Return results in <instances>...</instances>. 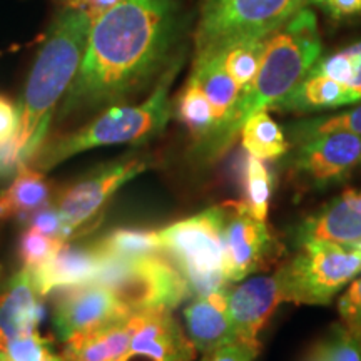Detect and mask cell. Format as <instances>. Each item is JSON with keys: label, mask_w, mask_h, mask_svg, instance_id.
<instances>
[{"label": "cell", "mask_w": 361, "mask_h": 361, "mask_svg": "<svg viewBox=\"0 0 361 361\" xmlns=\"http://www.w3.org/2000/svg\"><path fill=\"white\" fill-rule=\"evenodd\" d=\"M179 0H119L90 24L82 62L59 117L128 104L174 64Z\"/></svg>", "instance_id": "1"}, {"label": "cell", "mask_w": 361, "mask_h": 361, "mask_svg": "<svg viewBox=\"0 0 361 361\" xmlns=\"http://www.w3.org/2000/svg\"><path fill=\"white\" fill-rule=\"evenodd\" d=\"M90 24L87 16L64 7L35 59L19 106L20 128L16 135L27 166L44 146L52 112L78 75Z\"/></svg>", "instance_id": "2"}, {"label": "cell", "mask_w": 361, "mask_h": 361, "mask_svg": "<svg viewBox=\"0 0 361 361\" xmlns=\"http://www.w3.org/2000/svg\"><path fill=\"white\" fill-rule=\"evenodd\" d=\"M322 57L318 19L305 7L276 32L266 39L258 74L241 92L228 126V144L241 133L247 117L259 111H273L306 78Z\"/></svg>", "instance_id": "3"}, {"label": "cell", "mask_w": 361, "mask_h": 361, "mask_svg": "<svg viewBox=\"0 0 361 361\" xmlns=\"http://www.w3.org/2000/svg\"><path fill=\"white\" fill-rule=\"evenodd\" d=\"M179 67L180 59L161 75L159 82L142 102L107 107L84 128L44 144L34 157V168L49 171L89 149L116 144H141L156 137L173 116L169 90Z\"/></svg>", "instance_id": "4"}, {"label": "cell", "mask_w": 361, "mask_h": 361, "mask_svg": "<svg viewBox=\"0 0 361 361\" xmlns=\"http://www.w3.org/2000/svg\"><path fill=\"white\" fill-rule=\"evenodd\" d=\"M223 221L224 207L213 206L159 229L162 251L174 261L191 296H204L228 288Z\"/></svg>", "instance_id": "5"}, {"label": "cell", "mask_w": 361, "mask_h": 361, "mask_svg": "<svg viewBox=\"0 0 361 361\" xmlns=\"http://www.w3.org/2000/svg\"><path fill=\"white\" fill-rule=\"evenodd\" d=\"M306 6L308 0H204L194 32V56L241 40H266Z\"/></svg>", "instance_id": "6"}, {"label": "cell", "mask_w": 361, "mask_h": 361, "mask_svg": "<svg viewBox=\"0 0 361 361\" xmlns=\"http://www.w3.org/2000/svg\"><path fill=\"white\" fill-rule=\"evenodd\" d=\"M278 271L284 301L328 305L338 291L361 274V251L353 245L308 241Z\"/></svg>", "instance_id": "7"}, {"label": "cell", "mask_w": 361, "mask_h": 361, "mask_svg": "<svg viewBox=\"0 0 361 361\" xmlns=\"http://www.w3.org/2000/svg\"><path fill=\"white\" fill-rule=\"evenodd\" d=\"M102 255V252H101ZM96 284L114 293L129 313L144 310H174L189 296L179 269L157 255L119 258L102 255Z\"/></svg>", "instance_id": "8"}, {"label": "cell", "mask_w": 361, "mask_h": 361, "mask_svg": "<svg viewBox=\"0 0 361 361\" xmlns=\"http://www.w3.org/2000/svg\"><path fill=\"white\" fill-rule=\"evenodd\" d=\"M151 168V161L144 156H129L112 164H106L79 179L61 194L57 209L64 219L67 236L92 223L114 194L124 184Z\"/></svg>", "instance_id": "9"}, {"label": "cell", "mask_w": 361, "mask_h": 361, "mask_svg": "<svg viewBox=\"0 0 361 361\" xmlns=\"http://www.w3.org/2000/svg\"><path fill=\"white\" fill-rule=\"evenodd\" d=\"M296 146L290 166L308 186H331L361 168V135L326 133Z\"/></svg>", "instance_id": "10"}, {"label": "cell", "mask_w": 361, "mask_h": 361, "mask_svg": "<svg viewBox=\"0 0 361 361\" xmlns=\"http://www.w3.org/2000/svg\"><path fill=\"white\" fill-rule=\"evenodd\" d=\"M223 221L224 274L239 283L259 268L271 247L266 221L255 218L246 202H226Z\"/></svg>", "instance_id": "11"}, {"label": "cell", "mask_w": 361, "mask_h": 361, "mask_svg": "<svg viewBox=\"0 0 361 361\" xmlns=\"http://www.w3.org/2000/svg\"><path fill=\"white\" fill-rule=\"evenodd\" d=\"M130 313L119 303L114 293L102 284H82L72 288L56 303L54 326L62 341L89 329L104 326Z\"/></svg>", "instance_id": "12"}, {"label": "cell", "mask_w": 361, "mask_h": 361, "mask_svg": "<svg viewBox=\"0 0 361 361\" xmlns=\"http://www.w3.org/2000/svg\"><path fill=\"white\" fill-rule=\"evenodd\" d=\"M278 274H261L228 288V308L234 335L243 341H259V333L283 303Z\"/></svg>", "instance_id": "13"}, {"label": "cell", "mask_w": 361, "mask_h": 361, "mask_svg": "<svg viewBox=\"0 0 361 361\" xmlns=\"http://www.w3.org/2000/svg\"><path fill=\"white\" fill-rule=\"evenodd\" d=\"M102 255L96 245H62L37 268L27 269L40 296L64 288H75L96 281Z\"/></svg>", "instance_id": "14"}, {"label": "cell", "mask_w": 361, "mask_h": 361, "mask_svg": "<svg viewBox=\"0 0 361 361\" xmlns=\"http://www.w3.org/2000/svg\"><path fill=\"white\" fill-rule=\"evenodd\" d=\"M298 246L308 241H328L353 245L361 239V191L343 192L318 213L298 226Z\"/></svg>", "instance_id": "15"}, {"label": "cell", "mask_w": 361, "mask_h": 361, "mask_svg": "<svg viewBox=\"0 0 361 361\" xmlns=\"http://www.w3.org/2000/svg\"><path fill=\"white\" fill-rule=\"evenodd\" d=\"M228 288L204 296H192L191 303L184 308L186 335L201 355L238 340L229 318Z\"/></svg>", "instance_id": "16"}, {"label": "cell", "mask_w": 361, "mask_h": 361, "mask_svg": "<svg viewBox=\"0 0 361 361\" xmlns=\"http://www.w3.org/2000/svg\"><path fill=\"white\" fill-rule=\"evenodd\" d=\"M39 296L27 269L17 273L0 295V353L13 338L37 329L44 318Z\"/></svg>", "instance_id": "17"}, {"label": "cell", "mask_w": 361, "mask_h": 361, "mask_svg": "<svg viewBox=\"0 0 361 361\" xmlns=\"http://www.w3.org/2000/svg\"><path fill=\"white\" fill-rule=\"evenodd\" d=\"M129 316L64 341L66 361H121L129 348Z\"/></svg>", "instance_id": "18"}, {"label": "cell", "mask_w": 361, "mask_h": 361, "mask_svg": "<svg viewBox=\"0 0 361 361\" xmlns=\"http://www.w3.org/2000/svg\"><path fill=\"white\" fill-rule=\"evenodd\" d=\"M310 72L323 75L336 85L341 107L361 102V40L319 57Z\"/></svg>", "instance_id": "19"}, {"label": "cell", "mask_w": 361, "mask_h": 361, "mask_svg": "<svg viewBox=\"0 0 361 361\" xmlns=\"http://www.w3.org/2000/svg\"><path fill=\"white\" fill-rule=\"evenodd\" d=\"M51 197V186L39 169L24 166L13 176L12 184L0 192V219L20 218L27 219L30 214L47 206Z\"/></svg>", "instance_id": "20"}, {"label": "cell", "mask_w": 361, "mask_h": 361, "mask_svg": "<svg viewBox=\"0 0 361 361\" xmlns=\"http://www.w3.org/2000/svg\"><path fill=\"white\" fill-rule=\"evenodd\" d=\"M239 134L247 154L263 161H273L286 156L291 146L286 133L269 116L268 111H259L247 117Z\"/></svg>", "instance_id": "21"}, {"label": "cell", "mask_w": 361, "mask_h": 361, "mask_svg": "<svg viewBox=\"0 0 361 361\" xmlns=\"http://www.w3.org/2000/svg\"><path fill=\"white\" fill-rule=\"evenodd\" d=\"M176 117L186 126L192 137V154L204 146L216 128L213 106L206 94L194 80L188 79L186 85L176 99Z\"/></svg>", "instance_id": "22"}, {"label": "cell", "mask_w": 361, "mask_h": 361, "mask_svg": "<svg viewBox=\"0 0 361 361\" xmlns=\"http://www.w3.org/2000/svg\"><path fill=\"white\" fill-rule=\"evenodd\" d=\"M96 247L102 255L119 258H141L162 251L159 231L135 228L114 229L99 239Z\"/></svg>", "instance_id": "23"}, {"label": "cell", "mask_w": 361, "mask_h": 361, "mask_svg": "<svg viewBox=\"0 0 361 361\" xmlns=\"http://www.w3.org/2000/svg\"><path fill=\"white\" fill-rule=\"evenodd\" d=\"M326 133H350L361 135V102H358V106L350 107L348 111L293 123L288 126L286 135L290 137V142L300 144L306 139Z\"/></svg>", "instance_id": "24"}, {"label": "cell", "mask_w": 361, "mask_h": 361, "mask_svg": "<svg viewBox=\"0 0 361 361\" xmlns=\"http://www.w3.org/2000/svg\"><path fill=\"white\" fill-rule=\"evenodd\" d=\"M264 44L266 40H241L211 54H218L224 69L236 80L239 87L245 90L258 74Z\"/></svg>", "instance_id": "25"}, {"label": "cell", "mask_w": 361, "mask_h": 361, "mask_svg": "<svg viewBox=\"0 0 361 361\" xmlns=\"http://www.w3.org/2000/svg\"><path fill=\"white\" fill-rule=\"evenodd\" d=\"M246 196L245 201L255 218L266 221L269 211L271 191H273V179H271L269 169L266 168L264 161L247 154L246 159Z\"/></svg>", "instance_id": "26"}, {"label": "cell", "mask_w": 361, "mask_h": 361, "mask_svg": "<svg viewBox=\"0 0 361 361\" xmlns=\"http://www.w3.org/2000/svg\"><path fill=\"white\" fill-rule=\"evenodd\" d=\"M66 241L27 228L19 239V256L24 263V269H34L44 261H47Z\"/></svg>", "instance_id": "27"}, {"label": "cell", "mask_w": 361, "mask_h": 361, "mask_svg": "<svg viewBox=\"0 0 361 361\" xmlns=\"http://www.w3.org/2000/svg\"><path fill=\"white\" fill-rule=\"evenodd\" d=\"M52 353L51 341L40 336L37 329H32L8 341L0 358L6 361H42Z\"/></svg>", "instance_id": "28"}, {"label": "cell", "mask_w": 361, "mask_h": 361, "mask_svg": "<svg viewBox=\"0 0 361 361\" xmlns=\"http://www.w3.org/2000/svg\"><path fill=\"white\" fill-rule=\"evenodd\" d=\"M318 345L326 361H361V341L343 324L333 326L329 335Z\"/></svg>", "instance_id": "29"}, {"label": "cell", "mask_w": 361, "mask_h": 361, "mask_svg": "<svg viewBox=\"0 0 361 361\" xmlns=\"http://www.w3.org/2000/svg\"><path fill=\"white\" fill-rule=\"evenodd\" d=\"M343 326L361 341V278H355L338 301Z\"/></svg>", "instance_id": "30"}, {"label": "cell", "mask_w": 361, "mask_h": 361, "mask_svg": "<svg viewBox=\"0 0 361 361\" xmlns=\"http://www.w3.org/2000/svg\"><path fill=\"white\" fill-rule=\"evenodd\" d=\"M261 351L259 341L234 340L202 353L200 361H255Z\"/></svg>", "instance_id": "31"}, {"label": "cell", "mask_w": 361, "mask_h": 361, "mask_svg": "<svg viewBox=\"0 0 361 361\" xmlns=\"http://www.w3.org/2000/svg\"><path fill=\"white\" fill-rule=\"evenodd\" d=\"M25 223L29 224V228L45 234V236L62 239V241H66L69 238L67 236L64 219H62L57 207H52L49 204L40 207V209H37L25 219Z\"/></svg>", "instance_id": "32"}, {"label": "cell", "mask_w": 361, "mask_h": 361, "mask_svg": "<svg viewBox=\"0 0 361 361\" xmlns=\"http://www.w3.org/2000/svg\"><path fill=\"white\" fill-rule=\"evenodd\" d=\"M24 166H27L24 151L13 135L11 141L0 146V180L13 178Z\"/></svg>", "instance_id": "33"}, {"label": "cell", "mask_w": 361, "mask_h": 361, "mask_svg": "<svg viewBox=\"0 0 361 361\" xmlns=\"http://www.w3.org/2000/svg\"><path fill=\"white\" fill-rule=\"evenodd\" d=\"M20 128V109L11 99L0 94V146L17 135Z\"/></svg>", "instance_id": "34"}, {"label": "cell", "mask_w": 361, "mask_h": 361, "mask_svg": "<svg viewBox=\"0 0 361 361\" xmlns=\"http://www.w3.org/2000/svg\"><path fill=\"white\" fill-rule=\"evenodd\" d=\"M117 2L119 0H64V7L84 13L89 17L90 22H94L102 13L111 11Z\"/></svg>", "instance_id": "35"}, {"label": "cell", "mask_w": 361, "mask_h": 361, "mask_svg": "<svg viewBox=\"0 0 361 361\" xmlns=\"http://www.w3.org/2000/svg\"><path fill=\"white\" fill-rule=\"evenodd\" d=\"M305 361H326V358H324V353H323L322 346L316 345L314 348L310 351L308 356H306Z\"/></svg>", "instance_id": "36"}, {"label": "cell", "mask_w": 361, "mask_h": 361, "mask_svg": "<svg viewBox=\"0 0 361 361\" xmlns=\"http://www.w3.org/2000/svg\"><path fill=\"white\" fill-rule=\"evenodd\" d=\"M0 361H6V360L0 358ZM42 361H66V360H64V356H59V355H56V353H52L51 356H47V358L42 360Z\"/></svg>", "instance_id": "37"}, {"label": "cell", "mask_w": 361, "mask_h": 361, "mask_svg": "<svg viewBox=\"0 0 361 361\" xmlns=\"http://www.w3.org/2000/svg\"><path fill=\"white\" fill-rule=\"evenodd\" d=\"M353 246H355V247H358V250L361 251V239H360V241H356V243H353Z\"/></svg>", "instance_id": "38"}]
</instances>
